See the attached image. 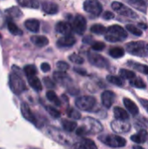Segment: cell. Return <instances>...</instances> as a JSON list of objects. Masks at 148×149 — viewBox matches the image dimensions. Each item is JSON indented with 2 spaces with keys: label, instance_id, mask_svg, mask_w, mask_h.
Masks as SVG:
<instances>
[{
  "label": "cell",
  "instance_id": "obj_46",
  "mask_svg": "<svg viewBox=\"0 0 148 149\" xmlns=\"http://www.w3.org/2000/svg\"><path fill=\"white\" fill-rule=\"evenodd\" d=\"M40 67H41V70L44 72H49L51 70V65L48 63H43Z\"/></svg>",
  "mask_w": 148,
  "mask_h": 149
},
{
  "label": "cell",
  "instance_id": "obj_22",
  "mask_svg": "<svg viewBox=\"0 0 148 149\" xmlns=\"http://www.w3.org/2000/svg\"><path fill=\"white\" fill-rule=\"evenodd\" d=\"M31 41L38 47H44L49 44V40L44 36H33L31 38Z\"/></svg>",
  "mask_w": 148,
  "mask_h": 149
},
{
  "label": "cell",
  "instance_id": "obj_41",
  "mask_svg": "<svg viewBox=\"0 0 148 149\" xmlns=\"http://www.w3.org/2000/svg\"><path fill=\"white\" fill-rule=\"evenodd\" d=\"M45 109H46V111L50 113V115H51V117H53V118H55V119L60 117V112H59L58 110H57L56 108L48 106V107H45Z\"/></svg>",
  "mask_w": 148,
  "mask_h": 149
},
{
  "label": "cell",
  "instance_id": "obj_5",
  "mask_svg": "<svg viewBox=\"0 0 148 149\" xmlns=\"http://www.w3.org/2000/svg\"><path fill=\"white\" fill-rule=\"evenodd\" d=\"M99 141H100L105 145L111 147V148H123L126 145V141L121 136L114 135V134H106V135H101L99 138Z\"/></svg>",
  "mask_w": 148,
  "mask_h": 149
},
{
  "label": "cell",
  "instance_id": "obj_43",
  "mask_svg": "<svg viewBox=\"0 0 148 149\" xmlns=\"http://www.w3.org/2000/svg\"><path fill=\"white\" fill-rule=\"evenodd\" d=\"M44 85H45V86H46L47 88L52 89V88L55 87V83H54L50 78H48V77L44 78Z\"/></svg>",
  "mask_w": 148,
  "mask_h": 149
},
{
  "label": "cell",
  "instance_id": "obj_36",
  "mask_svg": "<svg viewBox=\"0 0 148 149\" xmlns=\"http://www.w3.org/2000/svg\"><path fill=\"white\" fill-rule=\"evenodd\" d=\"M120 75L123 78V79H133L136 77L135 73L133 72V71H130V70H126V69H121L120 71Z\"/></svg>",
  "mask_w": 148,
  "mask_h": 149
},
{
  "label": "cell",
  "instance_id": "obj_23",
  "mask_svg": "<svg viewBox=\"0 0 148 149\" xmlns=\"http://www.w3.org/2000/svg\"><path fill=\"white\" fill-rule=\"evenodd\" d=\"M24 26L27 28V30H29L30 31L32 32H38L39 31V27H40V24L39 21L37 19H28L25 21L24 23Z\"/></svg>",
  "mask_w": 148,
  "mask_h": 149
},
{
  "label": "cell",
  "instance_id": "obj_4",
  "mask_svg": "<svg viewBox=\"0 0 148 149\" xmlns=\"http://www.w3.org/2000/svg\"><path fill=\"white\" fill-rule=\"evenodd\" d=\"M126 51L138 57L148 56V43L145 41H133L126 44Z\"/></svg>",
  "mask_w": 148,
  "mask_h": 149
},
{
  "label": "cell",
  "instance_id": "obj_35",
  "mask_svg": "<svg viewBox=\"0 0 148 149\" xmlns=\"http://www.w3.org/2000/svg\"><path fill=\"white\" fill-rule=\"evenodd\" d=\"M18 1L22 5H24L25 7L38 9L39 6V3L37 0H18Z\"/></svg>",
  "mask_w": 148,
  "mask_h": 149
},
{
  "label": "cell",
  "instance_id": "obj_37",
  "mask_svg": "<svg viewBox=\"0 0 148 149\" xmlns=\"http://www.w3.org/2000/svg\"><path fill=\"white\" fill-rule=\"evenodd\" d=\"M67 115L72 118V119H74V120H79L81 118V113L75 108H72V107H69L67 109Z\"/></svg>",
  "mask_w": 148,
  "mask_h": 149
},
{
  "label": "cell",
  "instance_id": "obj_11",
  "mask_svg": "<svg viewBox=\"0 0 148 149\" xmlns=\"http://www.w3.org/2000/svg\"><path fill=\"white\" fill-rule=\"evenodd\" d=\"M88 60L92 65H94L96 67H99V68L107 67L109 65V62L106 58H104L103 56H101L98 53H94V52L88 53Z\"/></svg>",
  "mask_w": 148,
  "mask_h": 149
},
{
  "label": "cell",
  "instance_id": "obj_31",
  "mask_svg": "<svg viewBox=\"0 0 148 149\" xmlns=\"http://www.w3.org/2000/svg\"><path fill=\"white\" fill-rule=\"evenodd\" d=\"M46 97H47V99H48L50 101H51L52 103H54L56 106H58V107L61 106L60 100L58 98L57 94H56L53 91H48V92L46 93Z\"/></svg>",
  "mask_w": 148,
  "mask_h": 149
},
{
  "label": "cell",
  "instance_id": "obj_28",
  "mask_svg": "<svg viewBox=\"0 0 148 149\" xmlns=\"http://www.w3.org/2000/svg\"><path fill=\"white\" fill-rule=\"evenodd\" d=\"M128 65L131 67H133L134 70H137L140 72H142L144 74L148 75V65H142V64H140V63H137V62H132V61H129Z\"/></svg>",
  "mask_w": 148,
  "mask_h": 149
},
{
  "label": "cell",
  "instance_id": "obj_2",
  "mask_svg": "<svg viewBox=\"0 0 148 149\" xmlns=\"http://www.w3.org/2000/svg\"><path fill=\"white\" fill-rule=\"evenodd\" d=\"M105 38L108 42L111 43H117L124 41L127 38V33L125 31V29L118 24H114L110 26L106 33H105Z\"/></svg>",
  "mask_w": 148,
  "mask_h": 149
},
{
  "label": "cell",
  "instance_id": "obj_24",
  "mask_svg": "<svg viewBox=\"0 0 148 149\" xmlns=\"http://www.w3.org/2000/svg\"><path fill=\"white\" fill-rule=\"evenodd\" d=\"M127 3L135 7L136 9L143 11V12H146L147 11V2L146 0H126Z\"/></svg>",
  "mask_w": 148,
  "mask_h": 149
},
{
  "label": "cell",
  "instance_id": "obj_51",
  "mask_svg": "<svg viewBox=\"0 0 148 149\" xmlns=\"http://www.w3.org/2000/svg\"><path fill=\"white\" fill-rule=\"evenodd\" d=\"M0 38H1V35H0Z\"/></svg>",
  "mask_w": 148,
  "mask_h": 149
},
{
  "label": "cell",
  "instance_id": "obj_7",
  "mask_svg": "<svg viewBox=\"0 0 148 149\" xmlns=\"http://www.w3.org/2000/svg\"><path fill=\"white\" fill-rule=\"evenodd\" d=\"M96 103V99L92 96H82L78 98L75 101L76 107L79 109L85 112H91L92 110H93Z\"/></svg>",
  "mask_w": 148,
  "mask_h": 149
},
{
  "label": "cell",
  "instance_id": "obj_40",
  "mask_svg": "<svg viewBox=\"0 0 148 149\" xmlns=\"http://www.w3.org/2000/svg\"><path fill=\"white\" fill-rule=\"evenodd\" d=\"M69 59H70L72 63L79 64V65H81V64L84 63V58H83L81 56H79V55H78V54H76V53L71 54L70 57H69Z\"/></svg>",
  "mask_w": 148,
  "mask_h": 149
},
{
  "label": "cell",
  "instance_id": "obj_33",
  "mask_svg": "<svg viewBox=\"0 0 148 149\" xmlns=\"http://www.w3.org/2000/svg\"><path fill=\"white\" fill-rule=\"evenodd\" d=\"M130 84H131V86H133L136 88H141V89H144L147 86L146 83L140 78H138V77H135L134 79H131Z\"/></svg>",
  "mask_w": 148,
  "mask_h": 149
},
{
  "label": "cell",
  "instance_id": "obj_25",
  "mask_svg": "<svg viewBox=\"0 0 148 149\" xmlns=\"http://www.w3.org/2000/svg\"><path fill=\"white\" fill-rule=\"evenodd\" d=\"M113 113L116 119L118 120H126L129 118V115L127 113V112L126 110H124L123 108L120 107H115L113 109Z\"/></svg>",
  "mask_w": 148,
  "mask_h": 149
},
{
  "label": "cell",
  "instance_id": "obj_26",
  "mask_svg": "<svg viewBox=\"0 0 148 149\" xmlns=\"http://www.w3.org/2000/svg\"><path fill=\"white\" fill-rule=\"evenodd\" d=\"M7 27H8V30L10 33H12L13 35H22L23 34V31L22 30H20L18 28V26L10 19H7Z\"/></svg>",
  "mask_w": 148,
  "mask_h": 149
},
{
  "label": "cell",
  "instance_id": "obj_3",
  "mask_svg": "<svg viewBox=\"0 0 148 149\" xmlns=\"http://www.w3.org/2000/svg\"><path fill=\"white\" fill-rule=\"evenodd\" d=\"M49 135L58 143L66 146H71L74 143V140L68 134L64 131H61L55 127H48Z\"/></svg>",
  "mask_w": 148,
  "mask_h": 149
},
{
  "label": "cell",
  "instance_id": "obj_20",
  "mask_svg": "<svg viewBox=\"0 0 148 149\" xmlns=\"http://www.w3.org/2000/svg\"><path fill=\"white\" fill-rule=\"evenodd\" d=\"M124 105L126 107V109L133 114V115H137L139 114V107L138 106L129 98H124L123 100Z\"/></svg>",
  "mask_w": 148,
  "mask_h": 149
},
{
  "label": "cell",
  "instance_id": "obj_29",
  "mask_svg": "<svg viewBox=\"0 0 148 149\" xmlns=\"http://www.w3.org/2000/svg\"><path fill=\"white\" fill-rule=\"evenodd\" d=\"M61 125L63 128L67 131V132H72L77 128V123L72 120H62Z\"/></svg>",
  "mask_w": 148,
  "mask_h": 149
},
{
  "label": "cell",
  "instance_id": "obj_21",
  "mask_svg": "<svg viewBox=\"0 0 148 149\" xmlns=\"http://www.w3.org/2000/svg\"><path fill=\"white\" fill-rule=\"evenodd\" d=\"M75 149H98L95 143L89 139H83L79 143H77Z\"/></svg>",
  "mask_w": 148,
  "mask_h": 149
},
{
  "label": "cell",
  "instance_id": "obj_1",
  "mask_svg": "<svg viewBox=\"0 0 148 149\" xmlns=\"http://www.w3.org/2000/svg\"><path fill=\"white\" fill-rule=\"evenodd\" d=\"M103 130L102 124L96 119L86 117L83 120V124L77 129L76 134L79 136H85L89 134H97Z\"/></svg>",
  "mask_w": 148,
  "mask_h": 149
},
{
  "label": "cell",
  "instance_id": "obj_42",
  "mask_svg": "<svg viewBox=\"0 0 148 149\" xmlns=\"http://www.w3.org/2000/svg\"><path fill=\"white\" fill-rule=\"evenodd\" d=\"M57 68L61 72H65L66 70L69 69V65L65 61H58L57 63Z\"/></svg>",
  "mask_w": 148,
  "mask_h": 149
},
{
  "label": "cell",
  "instance_id": "obj_16",
  "mask_svg": "<svg viewBox=\"0 0 148 149\" xmlns=\"http://www.w3.org/2000/svg\"><path fill=\"white\" fill-rule=\"evenodd\" d=\"M75 43H76L75 37H73L72 34H69V35H65L64 37L60 38L58 40L57 45L58 47H70V46H72Z\"/></svg>",
  "mask_w": 148,
  "mask_h": 149
},
{
  "label": "cell",
  "instance_id": "obj_30",
  "mask_svg": "<svg viewBox=\"0 0 148 149\" xmlns=\"http://www.w3.org/2000/svg\"><path fill=\"white\" fill-rule=\"evenodd\" d=\"M109 54H110V56H112L114 58H122L124 56L125 51L121 47L115 46V47H112L109 50Z\"/></svg>",
  "mask_w": 148,
  "mask_h": 149
},
{
  "label": "cell",
  "instance_id": "obj_27",
  "mask_svg": "<svg viewBox=\"0 0 148 149\" xmlns=\"http://www.w3.org/2000/svg\"><path fill=\"white\" fill-rule=\"evenodd\" d=\"M28 82L30 84V86L36 91L39 92L42 90V84L39 80V79L36 76H31V77H28Z\"/></svg>",
  "mask_w": 148,
  "mask_h": 149
},
{
  "label": "cell",
  "instance_id": "obj_44",
  "mask_svg": "<svg viewBox=\"0 0 148 149\" xmlns=\"http://www.w3.org/2000/svg\"><path fill=\"white\" fill-rule=\"evenodd\" d=\"M92 47L94 51H103L106 47V45L102 42H96L92 45Z\"/></svg>",
  "mask_w": 148,
  "mask_h": 149
},
{
  "label": "cell",
  "instance_id": "obj_49",
  "mask_svg": "<svg viewBox=\"0 0 148 149\" xmlns=\"http://www.w3.org/2000/svg\"><path fill=\"white\" fill-rule=\"evenodd\" d=\"M139 26H140V27H141L142 29H145V30L147 28V24H142V23H140V24H139Z\"/></svg>",
  "mask_w": 148,
  "mask_h": 149
},
{
  "label": "cell",
  "instance_id": "obj_8",
  "mask_svg": "<svg viewBox=\"0 0 148 149\" xmlns=\"http://www.w3.org/2000/svg\"><path fill=\"white\" fill-rule=\"evenodd\" d=\"M102 4L98 0H86L84 3V10L94 17H98L102 12Z\"/></svg>",
  "mask_w": 148,
  "mask_h": 149
},
{
  "label": "cell",
  "instance_id": "obj_47",
  "mask_svg": "<svg viewBox=\"0 0 148 149\" xmlns=\"http://www.w3.org/2000/svg\"><path fill=\"white\" fill-rule=\"evenodd\" d=\"M140 103H141V105L144 107V108L147 110L148 112V100H145V99H140Z\"/></svg>",
  "mask_w": 148,
  "mask_h": 149
},
{
  "label": "cell",
  "instance_id": "obj_12",
  "mask_svg": "<svg viewBox=\"0 0 148 149\" xmlns=\"http://www.w3.org/2000/svg\"><path fill=\"white\" fill-rule=\"evenodd\" d=\"M111 127L115 133L118 134H125L130 131L131 129V124L126 120H114L111 123Z\"/></svg>",
  "mask_w": 148,
  "mask_h": 149
},
{
  "label": "cell",
  "instance_id": "obj_34",
  "mask_svg": "<svg viewBox=\"0 0 148 149\" xmlns=\"http://www.w3.org/2000/svg\"><path fill=\"white\" fill-rule=\"evenodd\" d=\"M91 31L95 34H104V33H106V29L104 25H102L100 24H95L92 25Z\"/></svg>",
  "mask_w": 148,
  "mask_h": 149
},
{
  "label": "cell",
  "instance_id": "obj_50",
  "mask_svg": "<svg viewBox=\"0 0 148 149\" xmlns=\"http://www.w3.org/2000/svg\"><path fill=\"white\" fill-rule=\"evenodd\" d=\"M133 149H144L143 148H141L140 146H133Z\"/></svg>",
  "mask_w": 148,
  "mask_h": 149
},
{
  "label": "cell",
  "instance_id": "obj_45",
  "mask_svg": "<svg viewBox=\"0 0 148 149\" xmlns=\"http://www.w3.org/2000/svg\"><path fill=\"white\" fill-rule=\"evenodd\" d=\"M114 17V14L111 11H106L104 14H103V18L104 19H106V20H109V19H113Z\"/></svg>",
  "mask_w": 148,
  "mask_h": 149
},
{
  "label": "cell",
  "instance_id": "obj_32",
  "mask_svg": "<svg viewBox=\"0 0 148 149\" xmlns=\"http://www.w3.org/2000/svg\"><path fill=\"white\" fill-rule=\"evenodd\" d=\"M106 79H107V80H108L110 83H112V84H113V85H115V86H122L124 85V81H123V79H122L120 77L114 76V75H108Z\"/></svg>",
  "mask_w": 148,
  "mask_h": 149
},
{
  "label": "cell",
  "instance_id": "obj_38",
  "mask_svg": "<svg viewBox=\"0 0 148 149\" xmlns=\"http://www.w3.org/2000/svg\"><path fill=\"white\" fill-rule=\"evenodd\" d=\"M24 73L27 76V78L31 77V76H36V74H37V68L32 65H26L24 68Z\"/></svg>",
  "mask_w": 148,
  "mask_h": 149
},
{
  "label": "cell",
  "instance_id": "obj_13",
  "mask_svg": "<svg viewBox=\"0 0 148 149\" xmlns=\"http://www.w3.org/2000/svg\"><path fill=\"white\" fill-rule=\"evenodd\" d=\"M101 100L105 107L110 108L115 100V93L112 91H105L101 95Z\"/></svg>",
  "mask_w": 148,
  "mask_h": 149
},
{
  "label": "cell",
  "instance_id": "obj_9",
  "mask_svg": "<svg viewBox=\"0 0 148 149\" xmlns=\"http://www.w3.org/2000/svg\"><path fill=\"white\" fill-rule=\"evenodd\" d=\"M112 8L118 13H120V15L129 17V18H137L138 15L129 7H126V5H124L122 3L120 2H113L112 3Z\"/></svg>",
  "mask_w": 148,
  "mask_h": 149
},
{
  "label": "cell",
  "instance_id": "obj_14",
  "mask_svg": "<svg viewBox=\"0 0 148 149\" xmlns=\"http://www.w3.org/2000/svg\"><path fill=\"white\" fill-rule=\"evenodd\" d=\"M21 113H22L24 119H26L30 122L37 125V119H36L35 115L33 114L31 108L29 107V106L26 103H22V105H21Z\"/></svg>",
  "mask_w": 148,
  "mask_h": 149
},
{
  "label": "cell",
  "instance_id": "obj_17",
  "mask_svg": "<svg viewBox=\"0 0 148 149\" xmlns=\"http://www.w3.org/2000/svg\"><path fill=\"white\" fill-rule=\"evenodd\" d=\"M148 139V132L146 129H140L138 133L131 136V140L137 144H143Z\"/></svg>",
  "mask_w": 148,
  "mask_h": 149
},
{
  "label": "cell",
  "instance_id": "obj_6",
  "mask_svg": "<svg viewBox=\"0 0 148 149\" xmlns=\"http://www.w3.org/2000/svg\"><path fill=\"white\" fill-rule=\"evenodd\" d=\"M10 87L11 91L16 94L21 93L26 89L25 84L21 76L15 72V71H13V72L10 75Z\"/></svg>",
  "mask_w": 148,
  "mask_h": 149
},
{
  "label": "cell",
  "instance_id": "obj_10",
  "mask_svg": "<svg viewBox=\"0 0 148 149\" xmlns=\"http://www.w3.org/2000/svg\"><path fill=\"white\" fill-rule=\"evenodd\" d=\"M72 28L76 33H78L79 35L84 34V32L86 30V20H85V18L82 15L78 14L72 20Z\"/></svg>",
  "mask_w": 148,
  "mask_h": 149
},
{
  "label": "cell",
  "instance_id": "obj_15",
  "mask_svg": "<svg viewBox=\"0 0 148 149\" xmlns=\"http://www.w3.org/2000/svg\"><path fill=\"white\" fill-rule=\"evenodd\" d=\"M53 78L58 84L62 86H68L72 82L71 78L65 72H61V71L55 72L53 73Z\"/></svg>",
  "mask_w": 148,
  "mask_h": 149
},
{
  "label": "cell",
  "instance_id": "obj_48",
  "mask_svg": "<svg viewBox=\"0 0 148 149\" xmlns=\"http://www.w3.org/2000/svg\"><path fill=\"white\" fill-rule=\"evenodd\" d=\"M74 71H75L76 72L81 74V75H86V74H87L86 71H85V69H82V68H74Z\"/></svg>",
  "mask_w": 148,
  "mask_h": 149
},
{
  "label": "cell",
  "instance_id": "obj_39",
  "mask_svg": "<svg viewBox=\"0 0 148 149\" xmlns=\"http://www.w3.org/2000/svg\"><path fill=\"white\" fill-rule=\"evenodd\" d=\"M126 30L129 31L131 33H133L135 36H141L142 35V31L140 28H137L133 24H127L126 25Z\"/></svg>",
  "mask_w": 148,
  "mask_h": 149
},
{
  "label": "cell",
  "instance_id": "obj_18",
  "mask_svg": "<svg viewBox=\"0 0 148 149\" xmlns=\"http://www.w3.org/2000/svg\"><path fill=\"white\" fill-rule=\"evenodd\" d=\"M42 9L45 13L50 15L56 14L58 11V6L52 2H44L42 3Z\"/></svg>",
  "mask_w": 148,
  "mask_h": 149
},
{
  "label": "cell",
  "instance_id": "obj_19",
  "mask_svg": "<svg viewBox=\"0 0 148 149\" xmlns=\"http://www.w3.org/2000/svg\"><path fill=\"white\" fill-rule=\"evenodd\" d=\"M72 28L71 26V24H69L66 22H58L56 24V31L58 33L64 34V35H69L71 34Z\"/></svg>",
  "mask_w": 148,
  "mask_h": 149
}]
</instances>
